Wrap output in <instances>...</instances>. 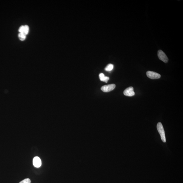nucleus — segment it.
Listing matches in <instances>:
<instances>
[{
    "label": "nucleus",
    "mask_w": 183,
    "mask_h": 183,
    "mask_svg": "<svg viewBox=\"0 0 183 183\" xmlns=\"http://www.w3.org/2000/svg\"><path fill=\"white\" fill-rule=\"evenodd\" d=\"M19 183H31V180H30V179L29 178H26L21 181V182Z\"/></svg>",
    "instance_id": "9b49d317"
},
{
    "label": "nucleus",
    "mask_w": 183,
    "mask_h": 183,
    "mask_svg": "<svg viewBox=\"0 0 183 183\" xmlns=\"http://www.w3.org/2000/svg\"><path fill=\"white\" fill-rule=\"evenodd\" d=\"M29 26L27 25H26L24 26V29L22 33L26 36V35H28V33H29Z\"/></svg>",
    "instance_id": "6e6552de"
},
{
    "label": "nucleus",
    "mask_w": 183,
    "mask_h": 183,
    "mask_svg": "<svg viewBox=\"0 0 183 183\" xmlns=\"http://www.w3.org/2000/svg\"><path fill=\"white\" fill-rule=\"evenodd\" d=\"M18 36L19 40L21 41H24L25 40L26 36L22 33H19L18 35Z\"/></svg>",
    "instance_id": "9d476101"
},
{
    "label": "nucleus",
    "mask_w": 183,
    "mask_h": 183,
    "mask_svg": "<svg viewBox=\"0 0 183 183\" xmlns=\"http://www.w3.org/2000/svg\"><path fill=\"white\" fill-rule=\"evenodd\" d=\"M146 74L147 77L151 79H160L161 77L160 74L151 71H148L147 72Z\"/></svg>",
    "instance_id": "7ed1b4c3"
},
{
    "label": "nucleus",
    "mask_w": 183,
    "mask_h": 183,
    "mask_svg": "<svg viewBox=\"0 0 183 183\" xmlns=\"http://www.w3.org/2000/svg\"><path fill=\"white\" fill-rule=\"evenodd\" d=\"M33 164L35 167L40 168L42 165V161L40 157H35L33 160Z\"/></svg>",
    "instance_id": "423d86ee"
},
{
    "label": "nucleus",
    "mask_w": 183,
    "mask_h": 183,
    "mask_svg": "<svg viewBox=\"0 0 183 183\" xmlns=\"http://www.w3.org/2000/svg\"><path fill=\"white\" fill-rule=\"evenodd\" d=\"M124 95L127 96L131 97L134 96L135 94L134 88L132 87L127 88L124 92Z\"/></svg>",
    "instance_id": "39448f33"
},
{
    "label": "nucleus",
    "mask_w": 183,
    "mask_h": 183,
    "mask_svg": "<svg viewBox=\"0 0 183 183\" xmlns=\"http://www.w3.org/2000/svg\"><path fill=\"white\" fill-rule=\"evenodd\" d=\"M114 68V65L112 64H109L105 68V70L107 71H110L113 70Z\"/></svg>",
    "instance_id": "1a4fd4ad"
},
{
    "label": "nucleus",
    "mask_w": 183,
    "mask_h": 183,
    "mask_svg": "<svg viewBox=\"0 0 183 183\" xmlns=\"http://www.w3.org/2000/svg\"><path fill=\"white\" fill-rule=\"evenodd\" d=\"M99 77L101 81H104L106 83L108 82L109 79V77L105 76L104 74L102 73H101L99 75Z\"/></svg>",
    "instance_id": "0eeeda50"
},
{
    "label": "nucleus",
    "mask_w": 183,
    "mask_h": 183,
    "mask_svg": "<svg viewBox=\"0 0 183 183\" xmlns=\"http://www.w3.org/2000/svg\"><path fill=\"white\" fill-rule=\"evenodd\" d=\"M158 56L159 59L165 63H168V58L165 53L161 50H159L158 52Z\"/></svg>",
    "instance_id": "f03ea898"
},
{
    "label": "nucleus",
    "mask_w": 183,
    "mask_h": 183,
    "mask_svg": "<svg viewBox=\"0 0 183 183\" xmlns=\"http://www.w3.org/2000/svg\"><path fill=\"white\" fill-rule=\"evenodd\" d=\"M116 87V85L114 84L105 85L101 88V90L104 92H108L112 91Z\"/></svg>",
    "instance_id": "20e7f679"
},
{
    "label": "nucleus",
    "mask_w": 183,
    "mask_h": 183,
    "mask_svg": "<svg viewBox=\"0 0 183 183\" xmlns=\"http://www.w3.org/2000/svg\"><path fill=\"white\" fill-rule=\"evenodd\" d=\"M157 128L158 132L160 135L162 141L163 143H166V140L165 136V132L162 124L161 122H159L157 124Z\"/></svg>",
    "instance_id": "f257e3e1"
},
{
    "label": "nucleus",
    "mask_w": 183,
    "mask_h": 183,
    "mask_svg": "<svg viewBox=\"0 0 183 183\" xmlns=\"http://www.w3.org/2000/svg\"><path fill=\"white\" fill-rule=\"evenodd\" d=\"M24 29V26H22L19 27L18 31L19 33H22Z\"/></svg>",
    "instance_id": "f8f14e48"
}]
</instances>
